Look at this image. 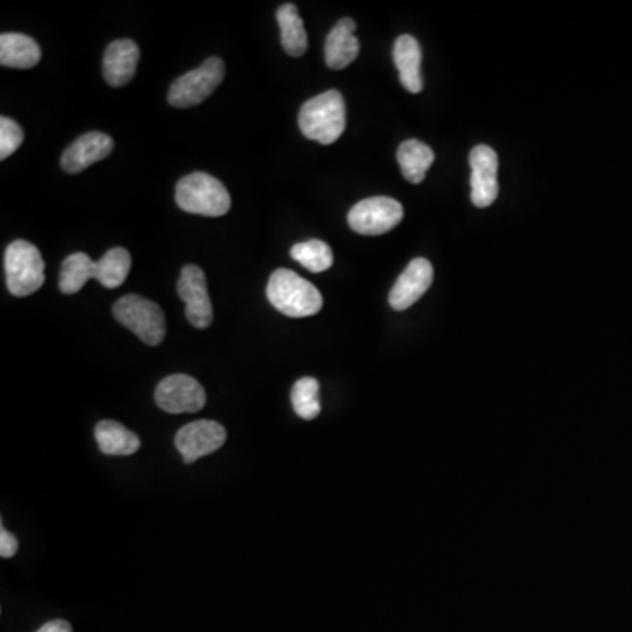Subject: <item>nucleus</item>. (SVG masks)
Wrapping results in <instances>:
<instances>
[{"label": "nucleus", "mask_w": 632, "mask_h": 632, "mask_svg": "<svg viewBox=\"0 0 632 632\" xmlns=\"http://www.w3.org/2000/svg\"><path fill=\"white\" fill-rule=\"evenodd\" d=\"M37 632H73V628L65 620H51V622L45 623Z\"/></svg>", "instance_id": "bb28decb"}, {"label": "nucleus", "mask_w": 632, "mask_h": 632, "mask_svg": "<svg viewBox=\"0 0 632 632\" xmlns=\"http://www.w3.org/2000/svg\"><path fill=\"white\" fill-rule=\"evenodd\" d=\"M471 201L475 206L489 207L494 204L500 195V185H497V167L500 159L491 147L480 144L472 148L471 155Z\"/></svg>", "instance_id": "9b49d317"}, {"label": "nucleus", "mask_w": 632, "mask_h": 632, "mask_svg": "<svg viewBox=\"0 0 632 632\" xmlns=\"http://www.w3.org/2000/svg\"><path fill=\"white\" fill-rule=\"evenodd\" d=\"M401 202L390 198H371L361 201L350 210L349 225L353 232L363 236H381L403 222Z\"/></svg>", "instance_id": "0eeeda50"}, {"label": "nucleus", "mask_w": 632, "mask_h": 632, "mask_svg": "<svg viewBox=\"0 0 632 632\" xmlns=\"http://www.w3.org/2000/svg\"><path fill=\"white\" fill-rule=\"evenodd\" d=\"M394 62L403 87L409 93H420L424 88L420 42L408 34L397 37L394 45Z\"/></svg>", "instance_id": "dca6fc26"}, {"label": "nucleus", "mask_w": 632, "mask_h": 632, "mask_svg": "<svg viewBox=\"0 0 632 632\" xmlns=\"http://www.w3.org/2000/svg\"><path fill=\"white\" fill-rule=\"evenodd\" d=\"M41 60V48L25 34L5 33L0 36V65L13 69H33Z\"/></svg>", "instance_id": "f3484780"}, {"label": "nucleus", "mask_w": 632, "mask_h": 632, "mask_svg": "<svg viewBox=\"0 0 632 632\" xmlns=\"http://www.w3.org/2000/svg\"><path fill=\"white\" fill-rule=\"evenodd\" d=\"M116 321L127 327L148 346L161 344L165 338V316L159 304L141 295H125L113 307Z\"/></svg>", "instance_id": "39448f33"}, {"label": "nucleus", "mask_w": 632, "mask_h": 632, "mask_svg": "<svg viewBox=\"0 0 632 632\" xmlns=\"http://www.w3.org/2000/svg\"><path fill=\"white\" fill-rule=\"evenodd\" d=\"M176 204L192 215L216 218L229 213V190L215 176L193 173L179 179L176 185Z\"/></svg>", "instance_id": "7ed1b4c3"}, {"label": "nucleus", "mask_w": 632, "mask_h": 632, "mask_svg": "<svg viewBox=\"0 0 632 632\" xmlns=\"http://www.w3.org/2000/svg\"><path fill=\"white\" fill-rule=\"evenodd\" d=\"M434 159L431 148L418 139L404 141L397 150V162L404 178L413 185L421 184L426 179L427 170L431 169Z\"/></svg>", "instance_id": "6ab92c4d"}, {"label": "nucleus", "mask_w": 632, "mask_h": 632, "mask_svg": "<svg viewBox=\"0 0 632 632\" xmlns=\"http://www.w3.org/2000/svg\"><path fill=\"white\" fill-rule=\"evenodd\" d=\"M178 295L185 303V315L190 326L207 329L213 321V304L207 293L206 275L201 267L188 264L181 270Z\"/></svg>", "instance_id": "1a4fd4ad"}, {"label": "nucleus", "mask_w": 632, "mask_h": 632, "mask_svg": "<svg viewBox=\"0 0 632 632\" xmlns=\"http://www.w3.org/2000/svg\"><path fill=\"white\" fill-rule=\"evenodd\" d=\"M292 406L303 420H313L320 415V385L315 378L306 376L293 385Z\"/></svg>", "instance_id": "b1692460"}, {"label": "nucleus", "mask_w": 632, "mask_h": 632, "mask_svg": "<svg viewBox=\"0 0 632 632\" xmlns=\"http://www.w3.org/2000/svg\"><path fill=\"white\" fill-rule=\"evenodd\" d=\"M432 281H434V269L431 262L427 258H415L395 281L394 289L390 292V306L394 307L395 312L408 309L427 290L431 289Z\"/></svg>", "instance_id": "f8f14e48"}, {"label": "nucleus", "mask_w": 632, "mask_h": 632, "mask_svg": "<svg viewBox=\"0 0 632 632\" xmlns=\"http://www.w3.org/2000/svg\"><path fill=\"white\" fill-rule=\"evenodd\" d=\"M18 552V540L5 527L0 531V555L2 559H11Z\"/></svg>", "instance_id": "a878e982"}, {"label": "nucleus", "mask_w": 632, "mask_h": 632, "mask_svg": "<svg viewBox=\"0 0 632 632\" xmlns=\"http://www.w3.org/2000/svg\"><path fill=\"white\" fill-rule=\"evenodd\" d=\"M5 283L16 298H27L45 285V261L33 243L14 241L4 255Z\"/></svg>", "instance_id": "20e7f679"}, {"label": "nucleus", "mask_w": 632, "mask_h": 632, "mask_svg": "<svg viewBox=\"0 0 632 632\" xmlns=\"http://www.w3.org/2000/svg\"><path fill=\"white\" fill-rule=\"evenodd\" d=\"M24 139V130L14 119L8 116L0 118V159L2 161L13 155L22 147Z\"/></svg>", "instance_id": "393cba45"}, {"label": "nucleus", "mask_w": 632, "mask_h": 632, "mask_svg": "<svg viewBox=\"0 0 632 632\" xmlns=\"http://www.w3.org/2000/svg\"><path fill=\"white\" fill-rule=\"evenodd\" d=\"M132 266L130 253L125 248H113L97 262L96 280L105 289H118L124 285Z\"/></svg>", "instance_id": "4be33fe9"}, {"label": "nucleus", "mask_w": 632, "mask_h": 632, "mask_svg": "<svg viewBox=\"0 0 632 632\" xmlns=\"http://www.w3.org/2000/svg\"><path fill=\"white\" fill-rule=\"evenodd\" d=\"M225 78L224 60L218 56L207 59L201 67L179 76L170 85L167 101L173 108H193L206 101Z\"/></svg>", "instance_id": "423d86ee"}, {"label": "nucleus", "mask_w": 632, "mask_h": 632, "mask_svg": "<svg viewBox=\"0 0 632 632\" xmlns=\"http://www.w3.org/2000/svg\"><path fill=\"white\" fill-rule=\"evenodd\" d=\"M267 299L275 309L290 318L316 315L324 306V298L315 285L289 269H278L270 275Z\"/></svg>", "instance_id": "f03ea898"}, {"label": "nucleus", "mask_w": 632, "mask_h": 632, "mask_svg": "<svg viewBox=\"0 0 632 632\" xmlns=\"http://www.w3.org/2000/svg\"><path fill=\"white\" fill-rule=\"evenodd\" d=\"M155 403L159 408L173 415L198 413L206 406V392L192 376H167L156 387Z\"/></svg>", "instance_id": "6e6552de"}, {"label": "nucleus", "mask_w": 632, "mask_h": 632, "mask_svg": "<svg viewBox=\"0 0 632 632\" xmlns=\"http://www.w3.org/2000/svg\"><path fill=\"white\" fill-rule=\"evenodd\" d=\"M97 262L88 257L87 253H73L65 258L60 270L59 287L62 293H78L88 280H96Z\"/></svg>", "instance_id": "412c9836"}, {"label": "nucleus", "mask_w": 632, "mask_h": 632, "mask_svg": "<svg viewBox=\"0 0 632 632\" xmlns=\"http://www.w3.org/2000/svg\"><path fill=\"white\" fill-rule=\"evenodd\" d=\"M299 129L324 147L338 141L346 129V105L341 92L329 90L304 102L299 111Z\"/></svg>", "instance_id": "f257e3e1"}, {"label": "nucleus", "mask_w": 632, "mask_h": 632, "mask_svg": "<svg viewBox=\"0 0 632 632\" xmlns=\"http://www.w3.org/2000/svg\"><path fill=\"white\" fill-rule=\"evenodd\" d=\"M276 18L280 25L281 47L285 53L290 56H303L307 51V34L298 8L293 4H283L276 13Z\"/></svg>", "instance_id": "aec40b11"}, {"label": "nucleus", "mask_w": 632, "mask_h": 632, "mask_svg": "<svg viewBox=\"0 0 632 632\" xmlns=\"http://www.w3.org/2000/svg\"><path fill=\"white\" fill-rule=\"evenodd\" d=\"M115 148V141L104 132H87L71 144L62 155V169L69 175H78L96 162L104 161Z\"/></svg>", "instance_id": "ddd939ff"}, {"label": "nucleus", "mask_w": 632, "mask_h": 632, "mask_svg": "<svg viewBox=\"0 0 632 632\" xmlns=\"http://www.w3.org/2000/svg\"><path fill=\"white\" fill-rule=\"evenodd\" d=\"M96 440L102 454L115 455V457L134 455L141 446L138 435L113 420H102L97 424Z\"/></svg>", "instance_id": "a211bd4d"}, {"label": "nucleus", "mask_w": 632, "mask_h": 632, "mask_svg": "<svg viewBox=\"0 0 632 632\" xmlns=\"http://www.w3.org/2000/svg\"><path fill=\"white\" fill-rule=\"evenodd\" d=\"M293 261H298L301 266L306 267L312 273H324L330 269L334 264V255L329 244L324 243L320 239H312L306 243H299L292 248Z\"/></svg>", "instance_id": "5701e85b"}, {"label": "nucleus", "mask_w": 632, "mask_h": 632, "mask_svg": "<svg viewBox=\"0 0 632 632\" xmlns=\"http://www.w3.org/2000/svg\"><path fill=\"white\" fill-rule=\"evenodd\" d=\"M139 56H141V51L132 39H118L111 42L110 47L105 48L104 60H102V73L108 85L111 87L127 85L138 71Z\"/></svg>", "instance_id": "4468645a"}, {"label": "nucleus", "mask_w": 632, "mask_h": 632, "mask_svg": "<svg viewBox=\"0 0 632 632\" xmlns=\"http://www.w3.org/2000/svg\"><path fill=\"white\" fill-rule=\"evenodd\" d=\"M227 441V431L218 421L198 420L181 427L176 434V448L185 463L192 464L220 450Z\"/></svg>", "instance_id": "9d476101"}, {"label": "nucleus", "mask_w": 632, "mask_h": 632, "mask_svg": "<svg viewBox=\"0 0 632 632\" xmlns=\"http://www.w3.org/2000/svg\"><path fill=\"white\" fill-rule=\"evenodd\" d=\"M357 24L352 18H343L330 30L326 41V64L330 69H346L361 53Z\"/></svg>", "instance_id": "2eb2a0df"}]
</instances>
